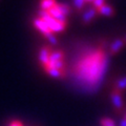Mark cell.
<instances>
[{
	"instance_id": "cell-17",
	"label": "cell",
	"mask_w": 126,
	"mask_h": 126,
	"mask_svg": "<svg viewBox=\"0 0 126 126\" xmlns=\"http://www.w3.org/2000/svg\"><path fill=\"white\" fill-rule=\"evenodd\" d=\"M104 4H106L105 0H94V1H93V6L96 10H99L100 7H102Z\"/></svg>"
},
{
	"instance_id": "cell-13",
	"label": "cell",
	"mask_w": 126,
	"mask_h": 126,
	"mask_svg": "<svg viewBox=\"0 0 126 126\" xmlns=\"http://www.w3.org/2000/svg\"><path fill=\"white\" fill-rule=\"evenodd\" d=\"M58 7H59V10H60V12L65 16V17H67V16L69 15V13H70L69 5L65 4V3H58Z\"/></svg>"
},
{
	"instance_id": "cell-3",
	"label": "cell",
	"mask_w": 126,
	"mask_h": 126,
	"mask_svg": "<svg viewBox=\"0 0 126 126\" xmlns=\"http://www.w3.org/2000/svg\"><path fill=\"white\" fill-rule=\"evenodd\" d=\"M53 49L49 45H45L40 48L38 54V60L39 63L42 65V67H45V66L49 63V58H50V54H52Z\"/></svg>"
},
{
	"instance_id": "cell-6",
	"label": "cell",
	"mask_w": 126,
	"mask_h": 126,
	"mask_svg": "<svg viewBox=\"0 0 126 126\" xmlns=\"http://www.w3.org/2000/svg\"><path fill=\"white\" fill-rule=\"evenodd\" d=\"M125 45H126V43H125L123 38L116 39V40L113 42H111V44H110L109 48H108V54L110 55V56H113V55L119 53Z\"/></svg>"
},
{
	"instance_id": "cell-18",
	"label": "cell",
	"mask_w": 126,
	"mask_h": 126,
	"mask_svg": "<svg viewBox=\"0 0 126 126\" xmlns=\"http://www.w3.org/2000/svg\"><path fill=\"white\" fill-rule=\"evenodd\" d=\"M46 39L48 40V42L50 43V44H53V45H55V44H57L58 43V39H57L56 36H55V34H52V35H49V36H47Z\"/></svg>"
},
{
	"instance_id": "cell-7",
	"label": "cell",
	"mask_w": 126,
	"mask_h": 126,
	"mask_svg": "<svg viewBox=\"0 0 126 126\" xmlns=\"http://www.w3.org/2000/svg\"><path fill=\"white\" fill-rule=\"evenodd\" d=\"M47 13L50 15V17H53L54 19H56L57 21L67 24V17H65V16L60 12V10H59V7H58V3H57V5H55L53 7V9H50L49 11H47Z\"/></svg>"
},
{
	"instance_id": "cell-20",
	"label": "cell",
	"mask_w": 126,
	"mask_h": 126,
	"mask_svg": "<svg viewBox=\"0 0 126 126\" xmlns=\"http://www.w3.org/2000/svg\"><path fill=\"white\" fill-rule=\"evenodd\" d=\"M119 126H126V119L122 118V119L120 120V122H119Z\"/></svg>"
},
{
	"instance_id": "cell-8",
	"label": "cell",
	"mask_w": 126,
	"mask_h": 126,
	"mask_svg": "<svg viewBox=\"0 0 126 126\" xmlns=\"http://www.w3.org/2000/svg\"><path fill=\"white\" fill-rule=\"evenodd\" d=\"M43 69H44V72L48 75L49 77L55 78V79H63L66 76L65 70H61V69H58V68H55V67H50V66H45V67H43Z\"/></svg>"
},
{
	"instance_id": "cell-10",
	"label": "cell",
	"mask_w": 126,
	"mask_h": 126,
	"mask_svg": "<svg viewBox=\"0 0 126 126\" xmlns=\"http://www.w3.org/2000/svg\"><path fill=\"white\" fill-rule=\"evenodd\" d=\"M64 58H65V54H64V52H63V50H61V49H53L52 54H50L49 63L64 60ZM49 63H48V64H49ZM48 64H47V65H48Z\"/></svg>"
},
{
	"instance_id": "cell-12",
	"label": "cell",
	"mask_w": 126,
	"mask_h": 126,
	"mask_svg": "<svg viewBox=\"0 0 126 126\" xmlns=\"http://www.w3.org/2000/svg\"><path fill=\"white\" fill-rule=\"evenodd\" d=\"M113 89L119 90L121 93H123L124 90H126V76L122 77L119 80L116 81V83L113 84Z\"/></svg>"
},
{
	"instance_id": "cell-22",
	"label": "cell",
	"mask_w": 126,
	"mask_h": 126,
	"mask_svg": "<svg viewBox=\"0 0 126 126\" xmlns=\"http://www.w3.org/2000/svg\"><path fill=\"white\" fill-rule=\"evenodd\" d=\"M123 118H124V119H126V111H125V113H124V117H123Z\"/></svg>"
},
{
	"instance_id": "cell-4",
	"label": "cell",
	"mask_w": 126,
	"mask_h": 126,
	"mask_svg": "<svg viewBox=\"0 0 126 126\" xmlns=\"http://www.w3.org/2000/svg\"><path fill=\"white\" fill-rule=\"evenodd\" d=\"M98 16V12L97 10L94 9V7L92 5V6H89L87 7L85 11H84V13L82 14V17H81V23L83 25H87L89 24L90 22H92L94 18H96Z\"/></svg>"
},
{
	"instance_id": "cell-9",
	"label": "cell",
	"mask_w": 126,
	"mask_h": 126,
	"mask_svg": "<svg viewBox=\"0 0 126 126\" xmlns=\"http://www.w3.org/2000/svg\"><path fill=\"white\" fill-rule=\"evenodd\" d=\"M97 12H98V15L105 16V17H112V16L116 14L115 9L109 4H104L102 7H100L99 10H97Z\"/></svg>"
},
{
	"instance_id": "cell-5",
	"label": "cell",
	"mask_w": 126,
	"mask_h": 126,
	"mask_svg": "<svg viewBox=\"0 0 126 126\" xmlns=\"http://www.w3.org/2000/svg\"><path fill=\"white\" fill-rule=\"evenodd\" d=\"M34 26L36 27V29L40 32V33L44 36L45 38L47 37V36H49V35H52V34H54L52 31H50V29L48 27V25L46 24V23L42 20L41 18H39V17H37V18H35L34 19Z\"/></svg>"
},
{
	"instance_id": "cell-16",
	"label": "cell",
	"mask_w": 126,
	"mask_h": 126,
	"mask_svg": "<svg viewBox=\"0 0 126 126\" xmlns=\"http://www.w3.org/2000/svg\"><path fill=\"white\" fill-rule=\"evenodd\" d=\"M85 2H86L85 0H74V5H75V7H76V10L78 12H81L84 9Z\"/></svg>"
},
{
	"instance_id": "cell-11",
	"label": "cell",
	"mask_w": 126,
	"mask_h": 126,
	"mask_svg": "<svg viewBox=\"0 0 126 126\" xmlns=\"http://www.w3.org/2000/svg\"><path fill=\"white\" fill-rule=\"evenodd\" d=\"M57 1L56 0H40V10L42 11H49L50 9H53L55 5H57Z\"/></svg>"
},
{
	"instance_id": "cell-19",
	"label": "cell",
	"mask_w": 126,
	"mask_h": 126,
	"mask_svg": "<svg viewBox=\"0 0 126 126\" xmlns=\"http://www.w3.org/2000/svg\"><path fill=\"white\" fill-rule=\"evenodd\" d=\"M9 126H23V124L21 123L20 121H18V120H14V121H12V122H11Z\"/></svg>"
},
{
	"instance_id": "cell-15",
	"label": "cell",
	"mask_w": 126,
	"mask_h": 126,
	"mask_svg": "<svg viewBox=\"0 0 126 126\" xmlns=\"http://www.w3.org/2000/svg\"><path fill=\"white\" fill-rule=\"evenodd\" d=\"M101 126H116V122L110 118H102L100 120Z\"/></svg>"
},
{
	"instance_id": "cell-14",
	"label": "cell",
	"mask_w": 126,
	"mask_h": 126,
	"mask_svg": "<svg viewBox=\"0 0 126 126\" xmlns=\"http://www.w3.org/2000/svg\"><path fill=\"white\" fill-rule=\"evenodd\" d=\"M46 66H50V67H55V68H58V69H61V70H65V61L64 60H61V61H58V62H53V63H49L48 65Z\"/></svg>"
},
{
	"instance_id": "cell-21",
	"label": "cell",
	"mask_w": 126,
	"mask_h": 126,
	"mask_svg": "<svg viewBox=\"0 0 126 126\" xmlns=\"http://www.w3.org/2000/svg\"><path fill=\"white\" fill-rule=\"evenodd\" d=\"M123 39H124V41H125V43H126V35H125V36L123 37Z\"/></svg>"
},
{
	"instance_id": "cell-1",
	"label": "cell",
	"mask_w": 126,
	"mask_h": 126,
	"mask_svg": "<svg viewBox=\"0 0 126 126\" xmlns=\"http://www.w3.org/2000/svg\"><path fill=\"white\" fill-rule=\"evenodd\" d=\"M38 17L41 18L42 20L48 25L50 31H52L54 34L55 33H61V32H63L66 29V25H67V24H65V23H61V22L57 21L56 19H54L53 17H50V15L47 13L46 11L39 10Z\"/></svg>"
},
{
	"instance_id": "cell-2",
	"label": "cell",
	"mask_w": 126,
	"mask_h": 126,
	"mask_svg": "<svg viewBox=\"0 0 126 126\" xmlns=\"http://www.w3.org/2000/svg\"><path fill=\"white\" fill-rule=\"evenodd\" d=\"M109 97L115 110L117 112H120L124 107V101H123V97H122V93L112 88V90L110 92Z\"/></svg>"
}]
</instances>
